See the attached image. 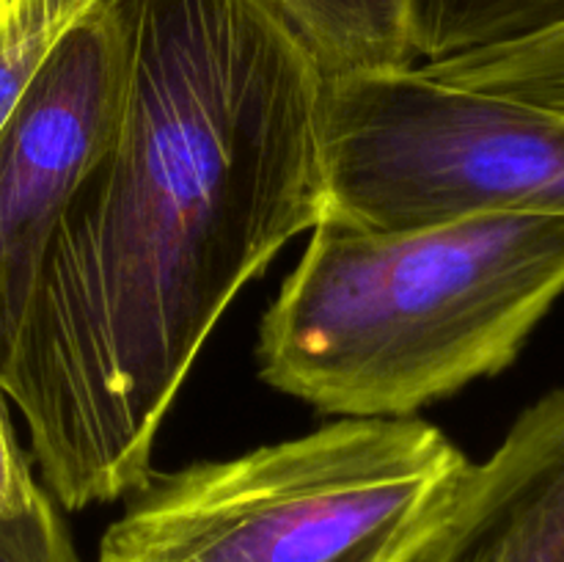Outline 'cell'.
I'll return each instance as SVG.
<instances>
[{
    "mask_svg": "<svg viewBox=\"0 0 564 562\" xmlns=\"http://www.w3.org/2000/svg\"><path fill=\"white\" fill-rule=\"evenodd\" d=\"M113 130L50 240L0 391L66 510L135 494L237 292L325 218V75L264 0H108Z\"/></svg>",
    "mask_w": 564,
    "mask_h": 562,
    "instance_id": "cell-1",
    "label": "cell"
},
{
    "mask_svg": "<svg viewBox=\"0 0 564 562\" xmlns=\"http://www.w3.org/2000/svg\"><path fill=\"white\" fill-rule=\"evenodd\" d=\"M312 231L262 317L259 372L345 419L408 417L501 372L564 292V215Z\"/></svg>",
    "mask_w": 564,
    "mask_h": 562,
    "instance_id": "cell-2",
    "label": "cell"
},
{
    "mask_svg": "<svg viewBox=\"0 0 564 562\" xmlns=\"http://www.w3.org/2000/svg\"><path fill=\"white\" fill-rule=\"evenodd\" d=\"M468 466L419 419H339L147 483L97 562H416Z\"/></svg>",
    "mask_w": 564,
    "mask_h": 562,
    "instance_id": "cell-3",
    "label": "cell"
},
{
    "mask_svg": "<svg viewBox=\"0 0 564 562\" xmlns=\"http://www.w3.org/2000/svg\"><path fill=\"white\" fill-rule=\"evenodd\" d=\"M325 218L402 231L564 215V116L413 66L325 77Z\"/></svg>",
    "mask_w": 564,
    "mask_h": 562,
    "instance_id": "cell-4",
    "label": "cell"
},
{
    "mask_svg": "<svg viewBox=\"0 0 564 562\" xmlns=\"http://www.w3.org/2000/svg\"><path fill=\"white\" fill-rule=\"evenodd\" d=\"M124 83L116 11L97 0L53 53L0 130V386L50 240L113 130Z\"/></svg>",
    "mask_w": 564,
    "mask_h": 562,
    "instance_id": "cell-5",
    "label": "cell"
},
{
    "mask_svg": "<svg viewBox=\"0 0 564 562\" xmlns=\"http://www.w3.org/2000/svg\"><path fill=\"white\" fill-rule=\"evenodd\" d=\"M416 562H564V389L534 402L488 461L468 466Z\"/></svg>",
    "mask_w": 564,
    "mask_h": 562,
    "instance_id": "cell-6",
    "label": "cell"
},
{
    "mask_svg": "<svg viewBox=\"0 0 564 562\" xmlns=\"http://www.w3.org/2000/svg\"><path fill=\"white\" fill-rule=\"evenodd\" d=\"M325 77L416 64L413 0H264Z\"/></svg>",
    "mask_w": 564,
    "mask_h": 562,
    "instance_id": "cell-7",
    "label": "cell"
},
{
    "mask_svg": "<svg viewBox=\"0 0 564 562\" xmlns=\"http://www.w3.org/2000/svg\"><path fill=\"white\" fill-rule=\"evenodd\" d=\"M564 25V0H413L416 64L505 47Z\"/></svg>",
    "mask_w": 564,
    "mask_h": 562,
    "instance_id": "cell-8",
    "label": "cell"
},
{
    "mask_svg": "<svg viewBox=\"0 0 564 562\" xmlns=\"http://www.w3.org/2000/svg\"><path fill=\"white\" fill-rule=\"evenodd\" d=\"M438 80L499 94L564 116V25L505 47L416 64Z\"/></svg>",
    "mask_w": 564,
    "mask_h": 562,
    "instance_id": "cell-9",
    "label": "cell"
},
{
    "mask_svg": "<svg viewBox=\"0 0 564 562\" xmlns=\"http://www.w3.org/2000/svg\"><path fill=\"white\" fill-rule=\"evenodd\" d=\"M97 0H11L0 6V130L47 55Z\"/></svg>",
    "mask_w": 564,
    "mask_h": 562,
    "instance_id": "cell-10",
    "label": "cell"
},
{
    "mask_svg": "<svg viewBox=\"0 0 564 562\" xmlns=\"http://www.w3.org/2000/svg\"><path fill=\"white\" fill-rule=\"evenodd\" d=\"M0 562H80L69 529L47 494L17 518H0Z\"/></svg>",
    "mask_w": 564,
    "mask_h": 562,
    "instance_id": "cell-11",
    "label": "cell"
},
{
    "mask_svg": "<svg viewBox=\"0 0 564 562\" xmlns=\"http://www.w3.org/2000/svg\"><path fill=\"white\" fill-rule=\"evenodd\" d=\"M42 488L31 477L25 455L14 439L6 417L3 391H0V518H17L36 501Z\"/></svg>",
    "mask_w": 564,
    "mask_h": 562,
    "instance_id": "cell-12",
    "label": "cell"
},
{
    "mask_svg": "<svg viewBox=\"0 0 564 562\" xmlns=\"http://www.w3.org/2000/svg\"><path fill=\"white\" fill-rule=\"evenodd\" d=\"M6 3H11V0H0V6H6Z\"/></svg>",
    "mask_w": 564,
    "mask_h": 562,
    "instance_id": "cell-13",
    "label": "cell"
}]
</instances>
